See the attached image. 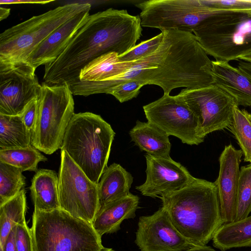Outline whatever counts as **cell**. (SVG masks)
<instances>
[{"label":"cell","mask_w":251,"mask_h":251,"mask_svg":"<svg viewBox=\"0 0 251 251\" xmlns=\"http://www.w3.org/2000/svg\"><path fill=\"white\" fill-rule=\"evenodd\" d=\"M243 153L231 144L226 146L219 157L220 169L214 182L224 224L235 221L240 176L239 166Z\"/></svg>","instance_id":"2e32d148"},{"label":"cell","mask_w":251,"mask_h":251,"mask_svg":"<svg viewBox=\"0 0 251 251\" xmlns=\"http://www.w3.org/2000/svg\"><path fill=\"white\" fill-rule=\"evenodd\" d=\"M100 251H115L113 249H111V248H107L103 247V248Z\"/></svg>","instance_id":"60d3db41"},{"label":"cell","mask_w":251,"mask_h":251,"mask_svg":"<svg viewBox=\"0 0 251 251\" xmlns=\"http://www.w3.org/2000/svg\"><path fill=\"white\" fill-rule=\"evenodd\" d=\"M183 251H215L213 248L209 246L194 247Z\"/></svg>","instance_id":"74e56055"},{"label":"cell","mask_w":251,"mask_h":251,"mask_svg":"<svg viewBox=\"0 0 251 251\" xmlns=\"http://www.w3.org/2000/svg\"><path fill=\"white\" fill-rule=\"evenodd\" d=\"M135 243L141 251H183L194 247L176 228L163 206L139 218Z\"/></svg>","instance_id":"5bb4252c"},{"label":"cell","mask_w":251,"mask_h":251,"mask_svg":"<svg viewBox=\"0 0 251 251\" xmlns=\"http://www.w3.org/2000/svg\"><path fill=\"white\" fill-rule=\"evenodd\" d=\"M193 32L216 60H238L251 52V10L223 11L200 23Z\"/></svg>","instance_id":"52a82bcc"},{"label":"cell","mask_w":251,"mask_h":251,"mask_svg":"<svg viewBox=\"0 0 251 251\" xmlns=\"http://www.w3.org/2000/svg\"><path fill=\"white\" fill-rule=\"evenodd\" d=\"M14 243L16 251H33L31 231L27 224L14 227Z\"/></svg>","instance_id":"836d02e7"},{"label":"cell","mask_w":251,"mask_h":251,"mask_svg":"<svg viewBox=\"0 0 251 251\" xmlns=\"http://www.w3.org/2000/svg\"><path fill=\"white\" fill-rule=\"evenodd\" d=\"M134 62H121L119 55L110 52L99 56L80 71V81H101L119 76L129 70Z\"/></svg>","instance_id":"603a6c76"},{"label":"cell","mask_w":251,"mask_h":251,"mask_svg":"<svg viewBox=\"0 0 251 251\" xmlns=\"http://www.w3.org/2000/svg\"><path fill=\"white\" fill-rule=\"evenodd\" d=\"M161 31L163 38L157 50L133 61L129 70L113 78L115 84L139 80L160 87L164 94L179 87L199 89L214 84L212 60L196 36L177 29Z\"/></svg>","instance_id":"7a4b0ae2"},{"label":"cell","mask_w":251,"mask_h":251,"mask_svg":"<svg viewBox=\"0 0 251 251\" xmlns=\"http://www.w3.org/2000/svg\"><path fill=\"white\" fill-rule=\"evenodd\" d=\"M53 1V0H0V4H45Z\"/></svg>","instance_id":"8d00e7d4"},{"label":"cell","mask_w":251,"mask_h":251,"mask_svg":"<svg viewBox=\"0 0 251 251\" xmlns=\"http://www.w3.org/2000/svg\"><path fill=\"white\" fill-rule=\"evenodd\" d=\"M39 111V97L31 100L20 115L25 126L31 133L34 128Z\"/></svg>","instance_id":"e575fe53"},{"label":"cell","mask_w":251,"mask_h":251,"mask_svg":"<svg viewBox=\"0 0 251 251\" xmlns=\"http://www.w3.org/2000/svg\"><path fill=\"white\" fill-rule=\"evenodd\" d=\"M146 179L135 189L142 195L153 198L178 190L195 178L188 170L171 157L153 156L147 153Z\"/></svg>","instance_id":"9a60e30c"},{"label":"cell","mask_w":251,"mask_h":251,"mask_svg":"<svg viewBox=\"0 0 251 251\" xmlns=\"http://www.w3.org/2000/svg\"><path fill=\"white\" fill-rule=\"evenodd\" d=\"M139 203V198L130 193L100 205L92 223L94 229L101 237L118 231L124 220L135 217Z\"/></svg>","instance_id":"ac0fdd59"},{"label":"cell","mask_w":251,"mask_h":251,"mask_svg":"<svg viewBox=\"0 0 251 251\" xmlns=\"http://www.w3.org/2000/svg\"><path fill=\"white\" fill-rule=\"evenodd\" d=\"M135 5L141 10L142 26L161 31L177 29L193 33L202 21L223 11L204 5L201 0H150Z\"/></svg>","instance_id":"30bf717a"},{"label":"cell","mask_w":251,"mask_h":251,"mask_svg":"<svg viewBox=\"0 0 251 251\" xmlns=\"http://www.w3.org/2000/svg\"><path fill=\"white\" fill-rule=\"evenodd\" d=\"M251 212V163L240 170L235 220L249 216Z\"/></svg>","instance_id":"f546056e"},{"label":"cell","mask_w":251,"mask_h":251,"mask_svg":"<svg viewBox=\"0 0 251 251\" xmlns=\"http://www.w3.org/2000/svg\"><path fill=\"white\" fill-rule=\"evenodd\" d=\"M30 229L33 251H100L104 247L91 224L60 208L34 209Z\"/></svg>","instance_id":"5b68a950"},{"label":"cell","mask_w":251,"mask_h":251,"mask_svg":"<svg viewBox=\"0 0 251 251\" xmlns=\"http://www.w3.org/2000/svg\"><path fill=\"white\" fill-rule=\"evenodd\" d=\"M26 201L25 189L0 205V248H1L11 230L18 224L26 225L25 214Z\"/></svg>","instance_id":"484cf974"},{"label":"cell","mask_w":251,"mask_h":251,"mask_svg":"<svg viewBox=\"0 0 251 251\" xmlns=\"http://www.w3.org/2000/svg\"><path fill=\"white\" fill-rule=\"evenodd\" d=\"M159 198L174 226L194 247L206 246L224 224L214 182L195 177Z\"/></svg>","instance_id":"3957f363"},{"label":"cell","mask_w":251,"mask_h":251,"mask_svg":"<svg viewBox=\"0 0 251 251\" xmlns=\"http://www.w3.org/2000/svg\"><path fill=\"white\" fill-rule=\"evenodd\" d=\"M239 59L246 61L251 62V52L243 55L239 58Z\"/></svg>","instance_id":"ab89813d"},{"label":"cell","mask_w":251,"mask_h":251,"mask_svg":"<svg viewBox=\"0 0 251 251\" xmlns=\"http://www.w3.org/2000/svg\"><path fill=\"white\" fill-rule=\"evenodd\" d=\"M163 38V32L161 31L157 35L142 41L126 53L119 56L120 61L133 62L149 56L157 50Z\"/></svg>","instance_id":"4dcf8cb0"},{"label":"cell","mask_w":251,"mask_h":251,"mask_svg":"<svg viewBox=\"0 0 251 251\" xmlns=\"http://www.w3.org/2000/svg\"><path fill=\"white\" fill-rule=\"evenodd\" d=\"M145 84L139 80H129L113 87L107 94L113 95L122 103L136 98L140 89Z\"/></svg>","instance_id":"1f68e13d"},{"label":"cell","mask_w":251,"mask_h":251,"mask_svg":"<svg viewBox=\"0 0 251 251\" xmlns=\"http://www.w3.org/2000/svg\"><path fill=\"white\" fill-rule=\"evenodd\" d=\"M91 7L89 3L66 4L6 29L0 34V64L27 62L33 51L56 28Z\"/></svg>","instance_id":"8992f818"},{"label":"cell","mask_w":251,"mask_h":251,"mask_svg":"<svg viewBox=\"0 0 251 251\" xmlns=\"http://www.w3.org/2000/svg\"><path fill=\"white\" fill-rule=\"evenodd\" d=\"M212 241L213 246L221 251L251 247V215L223 224L216 231Z\"/></svg>","instance_id":"cb8c5ba5"},{"label":"cell","mask_w":251,"mask_h":251,"mask_svg":"<svg viewBox=\"0 0 251 251\" xmlns=\"http://www.w3.org/2000/svg\"><path fill=\"white\" fill-rule=\"evenodd\" d=\"M10 13V9L3 7H0V21L6 19L8 17Z\"/></svg>","instance_id":"f35d334b"},{"label":"cell","mask_w":251,"mask_h":251,"mask_svg":"<svg viewBox=\"0 0 251 251\" xmlns=\"http://www.w3.org/2000/svg\"><path fill=\"white\" fill-rule=\"evenodd\" d=\"M58 191L60 208L92 224L100 206L98 184L92 182L64 150H61Z\"/></svg>","instance_id":"9c48e42d"},{"label":"cell","mask_w":251,"mask_h":251,"mask_svg":"<svg viewBox=\"0 0 251 251\" xmlns=\"http://www.w3.org/2000/svg\"><path fill=\"white\" fill-rule=\"evenodd\" d=\"M178 95L196 117L203 138L231 126L233 108L237 104L232 97L216 85L199 89H184Z\"/></svg>","instance_id":"7c38bea8"},{"label":"cell","mask_w":251,"mask_h":251,"mask_svg":"<svg viewBox=\"0 0 251 251\" xmlns=\"http://www.w3.org/2000/svg\"><path fill=\"white\" fill-rule=\"evenodd\" d=\"M139 16L112 8L90 15L62 53L45 66L44 83L53 86L80 81L81 69L110 52L123 55L136 46L142 35Z\"/></svg>","instance_id":"6da1fadb"},{"label":"cell","mask_w":251,"mask_h":251,"mask_svg":"<svg viewBox=\"0 0 251 251\" xmlns=\"http://www.w3.org/2000/svg\"><path fill=\"white\" fill-rule=\"evenodd\" d=\"M73 95L67 84L50 86L42 83L38 114L31 137L32 145L40 151L51 154L61 149L75 114Z\"/></svg>","instance_id":"ba28073f"},{"label":"cell","mask_w":251,"mask_h":251,"mask_svg":"<svg viewBox=\"0 0 251 251\" xmlns=\"http://www.w3.org/2000/svg\"><path fill=\"white\" fill-rule=\"evenodd\" d=\"M212 74L216 85L236 101L237 104L251 106V78L228 62L212 61Z\"/></svg>","instance_id":"d6986e66"},{"label":"cell","mask_w":251,"mask_h":251,"mask_svg":"<svg viewBox=\"0 0 251 251\" xmlns=\"http://www.w3.org/2000/svg\"><path fill=\"white\" fill-rule=\"evenodd\" d=\"M129 135L141 151L153 156L170 157L171 143L169 136L153 124L137 120L129 131Z\"/></svg>","instance_id":"44dd1931"},{"label":"cell","mask_w":251,"mask_h":251,"mask_svg":"<svg viewBox=\"0 0 251 251\" xmlns=\"http://www.w3.org/2000/svg\"><path fill=\"white\" fill-rule=\"evenodd\" d=\"M205 6L222 11L251 10V0H201Z\"/></svg>","instance_id":"d6a6232c"},{"label":"cell","mask_w":251,"mask_h":251,"mask_svg":"<svg viewBox=\"0 0 251 251\" xmlns=\"http://www.w3.org/2000/svg\"><path fill=\"white\" fill-rule=\"evenodd\" d=\"M0 251H16L14 243V227L11 230Z\"/></svg>","instance_id":"d590c367"},{"label":"cell","mask_w":251,"mask_h":251,"mask_svg":"<svg viewBox=\"0 0 251 251\" xmlns=\"http://www.w3.org/2000/svg\"><path fill=\"white\" fill-rule=\"evenodd\" d=\"M31 137L20 116L0 114V150L27 147Z\"/></svg>","instance_id":"d4e9b609"},{"label":"cell","mask_w":251,"mask_h":251,"mask_svg":"<svg viewBox=\"0 0 251 251\" xmlns=\"http://www.w3.org/2000/svg\"><path fill=\"white\" fill-rule=\"evenodd\" d=\"M39 150L31 145L26 148L0 150V162L24 171L37 172L39 162L47 161Z\"/></svg>","instance_id":"4316f807"},{"label":"cell","mask_w":251,"mask_h":251,"mask_svg":"<svg viewBox=\"0 0 251 251\" xmlns=\"http://www.w3.org/2000/svg\"><path fill=\"white\" fill-rule=\"evenodd\" d=\"M21 169L0 162V205L16 196L25 183Z\"/></svg>","instance_id":"f1b7e54d"},{"label":"cell","mask_w":251,"mask_h":251,"mask_svg":"<svg viewBox=\"0 0 251 251\" xmlns=\"http://www.w3.org/2000/svg\"><path fill=\"white\" fill-rule=\"evenodd\" d=\"M29 189L34 209L50 211L60 208L58 175L55 171L45 169L37 170Z\"/></svg>","instance_id":"ffe728a7"},{"label":"cell","mask_w":251,"mask_h":251,"mask_svg":"<svg viewBox=\"0 0 251 251\" xmlns=\"http://www.w3.org/2000/svg\"><path fill=\"white\" fill-rule=\"evenodd\" d=\"M229 128L241 148L244 161L251 163V114L240 109L237 105L234 106Z\"/></svg>","instance_id":"83f0119b"},{"label":"cell","mask_w":251,"mask_h":251,"mask_svg":"<svg viewBox=\"0 0 251 251\" xmlns=\"http://www.w3.org/2000/svg\"><path fill=\"white\" fill-rule=\"evenodd\" d=\"M90 10L82 11L56 28L33 51L27 62L36 69L54 62L85 24Z\"/></svg>","instance_id":"e0dca14e"},{"label":"cell","mask_w":251,"mask_h":251,"mask_svg":"<svg viewBox=\"0 0 251 251\" xmlns=\"http://www.w3.org/2000/svg\"><path fill=\"white\" fill-rule=\"evenodd\" d=\"M36 68L27 62L0 64V114L20 116L40 95Z\"/></svg>","instance_id":"4fadbf2b"},{"label":"cell","mask_w":251,"mask_h":251,"mask_svg":"<svg viewBox=\"0 0 251 251\" xmlns=\"http://www.w3.org/2000/svg\"><path fill=\"white\" fill-rule=\"evenodd\" d=\"M133 181L131 174L121 165L116 163L110 165L98 183L100 206L129 195Z\"/></svg>","instance_id":"7402d4cb"},{"label":"cell","mask_w":251,"mask_h":251,"mask_svg":"<svg viewBox=\"0 0 251 251\" xmlns=\"http://www.w3.org/2000/svg\"><path fill=\"white\" fill-rule=\"evenodd\" d=\"M143 108L148 122L169 136H175L189 145L203 142L196 117L178 94H164Z\"/></svg>","instance_id":"8fae6325"},{"label":"cell","mask_w":251,"mask_h":251,"mask_svg":"<svg viewBox=\"0 0 251 251\" xmlns=\"http://www.w3.org/2000/svg\"><path fill=\"white\" fill-rule=\"evenodd\" d=\"M115 132L99 115L75 113L66 130L61 150L93 182L98 184L106 169Z\"/></svg>","instance_id":"277c9868"}]
</instances>
